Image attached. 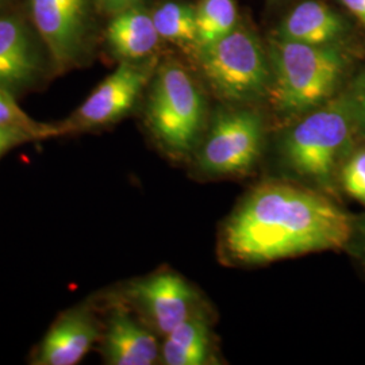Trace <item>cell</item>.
<instances>
[{
  "label": "cell",
  "instance_id": "cell-1",
  "mask_svg": "<svg viewBox=\"0 0 365 365\" xmlns=\"http://www.w3.org/2000/svg\"><path fill=\"white\" fill-rule=\"evenodd\" d=\"M354 220L327 195L287 182L253 190L223 229V247L241 264H265L348 248Z\"/></svg>",
  "mask_w": 365,
  "mask_h": 365
},
{
  "label": "cell",
  "instance_id": "cell-2",
  "mask_svg": "<svg viewBox=\"0 0 365 365\" xmlns=\"http://www.w3.org/2000/svg\"><path fill=\"white\" fill-rule=\"evenodd\" d=\"M271 83L268 95L274 110L284 117H299L331 101L348 58L334 45L315 46L274 39L269 49Z\"/></svg>",
  "mask_w": 365,
  "mask_h": 365
},
{
  "label": "cell",
  "instance_id": "cell-3",
  "mask_svg": "<svg viewBox=\"0 0 365 365\" xmlns=\"http://www.w3.org/2000/svg\"><path fill=\"white\" fill-rule=\"evenodd\" d=\"M357 133L348 96L331 99L295 125L283 140L282 155L289 170L334 192L339 168L353 148Z\"/></svg>",
  "mask_w": 365,
  "mask_h": 365
},
{
  "label": "cell",
  "instance_id": "cell-4",
  "mask_svg": "<svg viewBox=\"0 0 365 365\" xmlns=\"http://www.w3.org/2000/svg\"><path fill=\"white\" fill-rule=\"evenodd\" d=\"M197 58L210 86L225 101L247 103L268 93L269 57L250 31L235 27L223 38L197 48Z\"/></svg>",
  "mask_w": 365,
  "mask_h": 365
},
{
  "label": "cell",
  "instance_id": "cell-5",
  "mask_svg": "<svg viewBox=\"0 0 365 365\" xmlns=\"http://www.w3.org/2000/svg\"><path fill=\"white\" fill-rule=\"evenodd\" d=\"M202 93L176 63L158 68L148 105V120L157 140L172 153L184 155L199 141L203 128Z\"/></svg>",
  "mask_w": 365,
  "mask_h": 365
},
{
  "label": "cell",
  "instance_id": "cell-6",
  "mask_svg": "<svg viewBox=\"0 0 365 365\" xmlns=\"http://www.w3.org/2000/svg\"><path fill=\"white\" fill-rule=\"evenodd\" d=\"M264 129L260 115L250 110L222 113L214 119L199 152V167L211 175L250 170L259 160Z\"/></svg>",
  "mask_w": 365,
  "mask_h": 365
},
{
  "label": "cell",
  "instance_id": "cell-7",
  "mask_svg": "<svg viewBox=\"0 0 365 365\" xmlns=\"http://www.w3.org/2000/svg\"><path fill=\"white\" fill-rule=\"evenodd\" d=\"M33 24L57 68L76 66L91 36V0H30Z\"/></svg>",
  "mask_w": 365,
  "mask_h": 365
},
{
  "label": "cell",
  "instance_id": "cell-8",
  "mask_svg": "<svg viewBox=\"0 0 365 365\" xmlns=\"http://www.w3.org/2000/svg\"><path fill=\"white\" fill-rule=\"evenodd\" d=\"M150 73L148 66L122 61L78 107L71 120L66 122V130L102 126L123 117L137 102Z\"/></svg>",
  "mask_w": 365,
  "mask_h": 365
},
{
  "label": "cell",
  "instance_id": "cell-9",
  "mask_svg": "<svg viewBox=\"0 0 365 365\" xmlns=\"http://www.w3.org/2000/svg\"><path fill=\"white\" fill-rule=\"evenodd\" d=\"M128 295L163 336L194 313V289L173 272H160L137 280L129 286Z\"/></svg>",
  "mask_w": 365,
  "mask_h": 365
},
{
  "label": "cell",
  "instance_id": "cell-10",
  "mask_svg": "<svg viewBox=\"0 0 365 365\" xmlns=\"http://www.w3.org/2000/svg\"><path fill=\"white\" fill-rule=\"evenodd\" d=\"M39 69L38 49L25 22L16 16L0 18V86L7 90L25 87Z\"/></svg>",
  "mask_w": 365,
  "mask_h": 365
},
{
  "label": "cell",
  "instance_id": "cell-11",
  "mask_svg": "<svg viewBox=\"0 0 365 365\" xmlns=\"http://www.w3.org/2000/svg\"><path fill=\"white\" fill-rule=\"evenodd\" d=\"M99 337V329L86 310L61 317L41 344L38 364L75 365L88 353Z\"/></svg>",
  "mask_w": 365,
  "mask_h": 365
},
{
  "label": "cell",
  "instance_id": "cell-12",
  "mask_svg": "<svg viewBox=\"0 0 365 365\" xmlns=\"http://www.w3.org/2000/svg\"><path fill=\"white\" fill-rule=\"evenodd\" d=\"M106 361L111 365H152L160 357L157 339L125 309H115L103 341Z\"/></svg>",
  "mask_w": 365,
  "mask_h": 365
},
{
  "label": "cell",
  "instance_id": "cell-13",
  "mask_svg": "<svg viewBox=\"0 0 365 365\" xmlns=\"http://www.w3.org/2000/svg\"><path fill=\"white\" fill-rule=\"evenodd\" d=\"M345 34L342 18L329 6L307 0L300 3L282 24L279 38L315 46L334 45Z\"/></svg>",
  "mask_w": 365,
  "mask_h": 365
},
{
  "label": "cell",
  "instance_id": "cell-14",
  "mask_svg": "<svg viewBox=\"0 0 365 365\" xmlns=\"http://www.w3.org/2000/svg\"><path fill=\"white\" fill-rule=\"evenodd\" d=\"M107 43L122 61H135L156 49L160 36L153 16L131 6L115 14L106 30Z\"/></svg>",
  "mask_w": 365,
  "mask_h": 365
},
{
  "label": "cell",
  "instance_id": "cell-15",
  "mask_svg": "<svg viewBox=\"0 0 365 365\" xmlns=\"http://www.w3.org/2000/svg\"><path fill=\"white\" fill-rule=\"evenodd\" d=\"M167 365H206L211 361V337L206 319L192 313L165 336L161 349Z\"/></svg>",
  "mask_w": 365,
  "mask_h": 365
},
{
  "label": "cell",
  "instance_id": "cell-16",
  "mask_svg": "<svg viewBox=\"0 0 365 365\" xmlns=\"http://www.w3.org/2000/svg\"><path fill=\"white\" fill-rule=\"evenodd\" d=\"M196 48H203L235 30V0H202L195 9Z\"/></svg>",
  "mask_w": 365,
  "mask_h": 365
},
{
  "label": "cell",
  "instance_id": "cell-17",
  "mask_svg": "<svg viewBox=\"0 0 365 365\" xmlns=\"http://www.w3.org/2000/svg\"><path fill=\"white\" fill-rule=\"evenodd\" d=\"M152 16L160 38L178 43H195L196 15L192 6L168 1L161 4Z\"/></svg>",
  "mask_w": 365,
  "mask_h": 365
},
{
  "label": "cell",
  "instance_id": "cell-18",
  "mask_svg": "<svg viewBox=\"0 0 365 365\" xmlns=\"http://www.w3.org/2000/svg\"><path fill=\"white\" fill-rule=\"evenodd\" d=\"M0 126L27 131L36 138H43L64 130V129L53 128L49 125H42L37 120L31 119L15 102L10 90L1 86H0Z\"/></svg>",
  "mask_w": 365,
  "mask_h": 365
},
{
  "label": "cell",
  "instance_id": "cell-19",
  "mask_svg": "<svg viewBox=\"0 0 365 365\" xmlns=\"http://www.w3.org/2000/svg\"><path fill=\"white\" fill-rule=\"evenodd\" d=\"M339 187L346 195L365 206V145L352 148L339 173Z\"/></svg>",
  "mask_w": 365,
  "mask_h": 365
},
{
  "label": "cell",
  "instance_id": "cell-20",
  "mask_svg": "<svg viewBox=\"0 0 365 365\" xmlns=\"http://www.w3.org/2000/svg\"><path fill=\"white\" fill-rule=\"evenodd\" d=\"M346 96L352 107L357 133H360L365 138V72L356 78Z\"/></svg>",
  "mask_w": 365,
  "mask_h": 365
},
{
  "label": "cell",
  "instance_id": "cell-21",
  "mask_svg": "<svg viewBox=\"0 0 365 365\" xmlns=\"http://www.w3.org/2000/svg\"><path fill=\"white\" fill-rule=\"evenodd\" d=\"M37 140L27 131L0 126V156L16 145L25 144L27 141Z\"/></svg>",
  "mask_w": 365,
  "mask_h": 365
},
{
  "label": "cell",
  "instance_id": "cell-22",
  "mask_svg": "<svg viewBox=\"0 0 365 365\" xmlns=\"http://www.w3.org/2000/svg\"><path fill=\"white\" fill-rule=\"evenodd\" d=\"M348 248L360 260L365 262V215L354 220L352 240H351Z\"/></svg>",
  "mask_w": 365,
  "mask_h": 365
},
{
  "label": "cell",
  "instance_id": "cell-23",
  "mask_svg": "<svg viewBox=\"0 0 365 365\" xmlns=\"http://www.w3.org/2000/svg\"><path fill=\"white\" fill-rule=\"evenodd\" d=\"M341 1L365 26V0H341Z\"/></svg>",
  "mask_w": 365,
  "mask_h": 365
},
{
  "label": "cell",
  "instance_id": "cell-24",
  "mask_svg": "<svg viewBox=\"0 0 365 365\" xmlns=\"http://www.w3.org/2000/svg\"><path fill=\"white\" fill-rule=\"evenodd\" d=\"M99 1H101V4L105 7L106 10L119 13V11L128 9V7L134 6V3H135L137 0H99Z\"/></svg>",
  "mask_w": 365,
  "mask_h": 365
},
{
  "label": "cell",
  "instance_id": "cell-25",
  "mask_svg": "<svg viewBox=\"0 0 365 365\" xmlns=\"http://www.w3.org/2000/svg\"><path fill=\"white\" fill-rule=\"evenodd\" d=\"M4 1H6V0H0V6H1Z\"/></svg>",
  "mask_w": 365,
  "mask_h": 365
}]
</instances>
